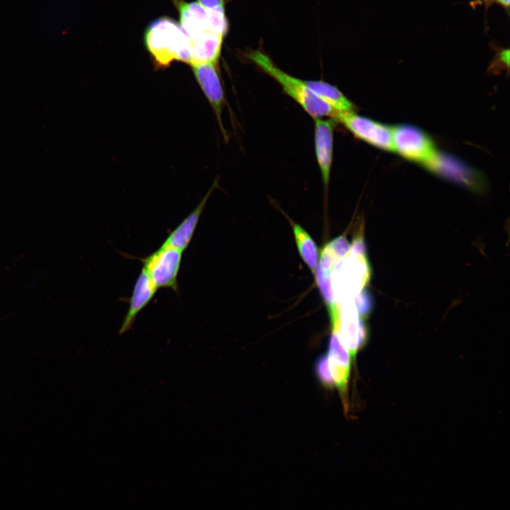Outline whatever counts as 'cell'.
Masks as SVG:
<instances>
[{"instance_id":"cell-1","label":"cell","mask_w":510,"mask_h":510,"mask_svg":"<svg viewBox=\"0 0 510 510\" xmlns=\"http://www.w3.org/2000/svg\"><path fill=\"white\" fill-rule=\"evenodd\" d=\"M143 39L157 68H166L174 60L189 64L191 41L174 18L161 16L151 21L145 28Z\"/></svg>"},{"instance_id":"cell-2","label":"cell","mask_w":510,"mask_h":510,"mask_svg":"<svg viewBox=\"0 0 510 510\" xmlns=\"http://www.w3.org/2000/svg\"><path fill=\"white\" fill-rule=\"evenodd\" d=\"M246 57L265 73L273 78L283 91L314 119L329 117L333 118L334 110L317 96L305 84V81L294 77L277 67L263 50H251Z\"/></svg>"},{"instance_id":"cell-3","label":"cell","mask_w":510,"mask_h":510,"mask_svg":"<svg viewBox=\"0 0 510 510\" xmlns=\"http://www.w3.org/2000/svg\"><path fill=\"white\" fill-rule=\"evenodd\" d=\"M182 254L178 249L162 244L152 254L141 259L143 268L157 290L170 288L178 292Z\"/></svg>"},{"instance_id":"cell-4","label":"cell","mask_w":510,"mask_h":510,"mask_svg":"<svg viewBox=\"0 0 510 510\" xmlns=\"http://www.w3.org/2000/svg\"><path fill=\"white\" fill-rule=\"evenodd\" d=\"M392 151L404 158L423 164L436 154L434 142L423 130L410 125L392 128Z\"/></svg>"},{"instance_id":"cell-5","label":"cell","mask_w":510,"mask_h":510,"mask_svg":"<svg viewBox=\"0 0 510 510\" xmlns=\"http://www.w3.org/2000/svg\"><path fill=\"white\" fill-rule=\"evenodd\" d=\"M357 138L384 150L392 151V128L353 112L336 113L333 118Z\"/></svg>"},{"instance_id":"cell-6","label":"cell","mask_w":510,"mask_h":510,"mask_svg":"<svg viewBox=\"0 0 510 510\" xmlns=\"http://www.w3.org/2000/svg\"><path fill=\"white\" fill-rule=\"evenodd\" d=\"M339 324L332 327L348 350L351 358L356 359V353L367 339V330L364 324L358 319L353 305L349 300H341Z\"/></svg>"},{"instance_id":"cell-7","label":"cell","mask_w":510,"mask_h":510,"mask_svg":"<svg viewBox=\"0 0 510 510\" xmlns=\"http://www.w3.org/2000/svg\"><path fill=\"white\" fill-rule=\"evenodd\" d=\"M191 67L197 82L213 108L219 126L224 137H226L227 133L221 117L225 99L218 63L193 64Z\"/></svg>"},{"instance_id":"cell-8","label":"cell","mask_w":510,"mask_h":510,"mask_svg":"<svg viewBox=\"0 0 510 510\" xmlns=\"http://www.w3.org/2000/svg\"><path fill=\"white\" fill-rule=\"evenodd\" d=\"M327 357L332 375L334 378L335 386L337 387L339 391L344 407L347 409L351 356L348 350L341 341L337 332L333 330L329 340Z\"/></svg>"},{"instance_id":"cell-9","label":"cell","mask_w":510,"mask_h":510,"mask_svg":"<svg viewBox=\"0 0 510 510\" xmlns=\"http://www.w3.org/2000/svg\"><path fill=\"white\" fill-rule=\"evenodd\" d=\"M336 121L333 118L314 119V148L317 164L325 188H327L333 154L334 130Z\"/></svg>"},{"instance_id":"cell-10","label":"cell","mask_w":510,"mask_h":510,"mask_svg":"<svg viewBox=\"0 0 510 510\" xmlns=\"http://www.w3.org/2000/svg\"><path fill=\"white\" fill-rule=\"evenodd\" d=\"M157 290L142 268L135 283L129 307L119 330L120 335L132 329L138 314L151 302Z\"/></svg>"},{"instance_id":"cell-11","label":"cell","mask_w":510,"mask_h":510,"mask_svg":"<svg viewBox=\"0 0 510 510\" xmlns=\"http://www.w3.org/2000/svg\"><path fill=\"white\" fill-rule=\"evenodd\" d=\"M179 15L181 28L192 41L198 35L208 30L207 10L197 1L171 0Z\"/></svg>"},{"instance_id":"cell-12","label":"cell","mask_w":510,"mask_h":510,"mask_svg":"<svg viewBox=\"0 0 510 510\" xmlns=\"http://www.w3.org/2000/svg\"><path fill=\"white\" fill-rule=\"evenodd\" d=\"M214 188V185L207 193L205 198L188 215L182 222L173 230L162 244L174 248L181 251H185L193 236L197 227L200 217L205 206L206 202L210 193Z\"/></svg>"},{"instance_id":"cell-13","label":"cell","mask_w":510,"mask_h":510,"mask_svg":"<svg viewBox=\"0 0 510 510\" xmlns=\"http://www.w3.org/2000/svg\"><path fill=\"white\" fill-rule=\"evenodd\" d=\"M224 38L206 30L191 41L189 64L219 62Z\"/></svg>"},{"instance_id":"cell-14","label":"cell","mask_w":510,"mask_h":510,"mask_svg":"<svg viewBox=\"0 0 510 510\" xmlns=\"http://www.w3.org/2000/svg\"><path fill=\"white\" fill-rule=\"evenodd\" d=\"M425 166L433 171L463 182L470 183L475 176L470 168L464 163L437 151Z\"/></svg>"},{"instance_id":"cell-15","label":"cell","mask_w":510,"mask_h":510,"mask_svg":"<svg viewBox=\"0 0 510 510\" xmlns=\"http://www.w3.org/2000/svg\"><path fill=\"white\" fill-rule=\"evenodd\" d=\"M307 86L336 113L353 112L354 106L336 86L322 80L305 81Z\"/></svg>"},{"instance_id":"cell-16","label":"cell","mask_w":510,"mask_h":510,"mask_svg":"<svg viewBox=\"0 0 510 510\" xmlns=\"http://www.w3.org/2000/svg\"><path fill=\"white\" fill-rule=\"evenodd\" d=\"M298 251L312 273H315L319 255L317 247L310 234L299 225L291 222Z\"/></svg>"},{"instance_id":"cell-17","label":"cell","mask_w":510,"mask_h":510,"mask_svg":"<svg viewBox=\"0 0 510 510\" xmlns=\"http://www.w3.org/2000/svg\"><path fill=\"white\" fill-rule=\"evenodd\" d=\"M206 10L208 13V30L225 38L229 30L226 7L220 6Z\"/></svg>"},{"instance_id":"cell-18","label":"cell","mask_w":510,"mask_h":510,"mask_svg":"<svg viewBox=\"0 0 510 510\" xmlns=\"http://www.w3.org/2000/svg\"><path fill=\"white\" fill-rule=\"evenodd\" d=\"M332 271L322 270L318 266L314 273L317 286L319 288L327 307L336 302L332 288Z\"/></svg>"},{"instance_id":"cell-19","label":"cell","mask_w":510,"mask_h":510,"mask_svg":"<svg viewBox=\"0 0 510 510\" xmlns=\"http://www.w3.org/2000/svg\"><path fill=\"white\" fill-rule=\"evenodd\" d=\"M314 372L317 380L324 387L329 390L334 388L335 382L329 368L327 355L323 354L317 358L314 363Z\"/></svg>"},{"instance_id":"cell-20","label":"cell","mask_w":510,"mask_h":510,"mask_svg":"<svg viewBox=\"0 0 510 510\" xmlns=\"http://www.w3.org/2000/svg\"><path fill=\"white\" fill-rule=\"evenodd\" d=\"M339 261V259L326 244L321 251L319 262H318L317 266L322 270L332 271Z\"/></svg>"},{"instance_id":"cell-21","label":"cell","mask_w":510,"mask_h":510,"mask_svg":"<svg viewBox=\"0 0 510 510\" xmlns=\"http://www.w3.org/2000/svg\"><path fill=\"white\" fill-rule=\"evenodd\" d=\"M327 245L339 259L345 257L350 250L348 242L343 236L332 239Z\"/></svg>"},{"instance_id":"cell-22","label":"cell","mask_w":510,"mask_h":510,"mask_svg":"<svg viewBox=\"0 0 510 510\" xmlns=\"http://www.w3.org/2000/svg\"><path fill=\"white\" fill-rule=\"evenodd\" d=\"M205 9H212L220 6H225L227 0H197Z\"/></svg>"},{"instance_id":"cell-23","label":"cell","mask_w":510,"mask_h":510,"mask_svg":"<svg viewBox=\"0 0 510 510\" xmlns=\"http://www.w3.org/2000/svg\"><path fill=\"white\" fill-rule=\"evenodd\" d=\"M500 4L504 6L508 7L509 5V0H497Z\"/></svg>"},{"instance_id":"cell-24","label":"cell","mask_w":510,"mask_h":510,"mask_svg":"<svg viewBox=\"0 0 510 510\" xmlns=\"http://www.w3.org/2000/svg\"><path fill=\"white\" fill-rule=\"evenodd\" d=\"M486 1H492V0H486Z\"/></svg>"}]
</instances>
